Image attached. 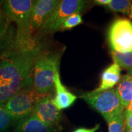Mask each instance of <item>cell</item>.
Returning <instances> with one entry per match:
<instances>
[{"label": "cell", "mask_w": 132, "mask_h": 132, "mask_svg": "<svg viewBox=\"0 0 132 132\" xmlns=\"http://www.w3.org/2000/svg\"><path fill=\"white\" fill-rule=\"evenodd\" d=\"M7 21L3 9L0 7V37H2L7 28Z\"/></svg>", "instance_id": "d6986e66"}, {"label": "cell", "mask_w": 132, "mask_h": 132, "mask_svg": "<svg viewBox=\"0 0 132 132\" xmlns=\"http://www.w3.org/2000/svg\"><path fill=\"white\" fill-rule=\"evenodd\" d=\"M100 128V124H97L94 127L92 128H79L74 130L73 132H95Z\"/></svg>", "instance_id": "44dd1931"}, {"label": "cell", "mask_w": 132, "mask_h": 132, "mask_svg": "<svg viewBox=\"0 0 132 132\" xmlns=\"http://www.w3.org/2000/svg\"><path fill=\"white\" fill-rule=\"evenodd\" d=\"M120 72L121 68L117 64L113 63L109 65L102 74L99 86L92 92H101L113 89L121 79Z\"/></svg>", "instance_id": "7c38bea8"}, {"label": "cell", "mask_w": 132, "mask_h": 132, "mask_svg": "<svg viewBox=\"0 0 132 132\" xmlns=\"http://www.w3.org/2000/svg\"><path fill=\"white\" fill-rule=\"evenodd\" d=\"M108 125V132H125V113L106 120Z\"/></svg>", "instance_id": "2e32d148"}, {"label": "cell", "mask_w": 132, "mask_h": 132, "mask_svg": "<svg viewBox=\"0 0 132 132\" xmlns=\"http://www.w3.org/2000/svg\"><path fill=\"white\" fill-rule=\"evenodd\" d=\"M128 75H130L132 77V65L131 66V67L128 70Z\"/></svg>", "instance_id": "cb8c5ba5"}, {"label": "cell", "mask_w": 132, "mask_h": 132, "mask_svg": "<svg viewBox=\"0 0 132 132\" xmlns=\"http://www.w3.org/2000/svg\"><path fill=\"white\" fill-rule=\"evenodd\" d=\"M51 94H43L29 86L15 94L6 103V108L12 120H21L33 113L37 103Z\"/></svg>", "instance_id": "5b68a950"}, {"label": "cell", "mask_w": 132, "mask_h": 132, "mask_svg": "<svg viewBox=\"0 0 132 132\" xmlns=\"http://www.w3.org/2000/svg\"><path fill=\"white\" fill-rule=\"evenodd\" d=\"M61 53L44 51L38 53L33 69L32 86L43 94H50L54 87L56 73L59 70Z\"/></svg>", "instance_id": "3957f363"}, {"label": "cell", "mask_w": 132, "mask_h": 132, "mask_svg": "<svg viewBox=\"0 0 132 132\" xmlns=\"http://www.w3.org/2000/svg\"><path fill=\"white\" fill-rule=\"evenodd\" d=\"M87 4V1L82 0L60 1L52 15L33 36V41L37 44L40 37L59 31L67 18L75 13L81 12Z\"/></svg>", "instance_id": "277c9868"}, {"label": "cell", "mask_w": 132, "mask_h": 132, "mask_svg": "<svg viewBox=\"0 0 132 132\" xmlns=\"http://www.w3.org/2000/svg\"><path fill=\"white\" fill-rule=\"evenodd\" d=\"M57 129L48 126L32 114L20 120L14 132H56Z\"/></svg>", "instance_id": "8fae6325"}, {"label": "cell", "mask_w": 132, "mask_h": 132, "mask_svg": "<svg viewBox=\"0 0 132 132\" xmlns=\"http://www.w3.org/2000/svg\"><path fill=\"white\" fill-rule=\"evenodd\" d=\"M52 98V94H50L42 99L37 103L32 114L48 126L58 130L61 114L53 104Z\"/></svg>", "instance_id": "ba28073f"}, {"label": "cell", "mask_w": 132, "mask_h": 132, "mask_svg": "<svg viewBox=\"0 0 132 132\" xmlns=\"http://www.w3.org/2000/svg\"><path fill=\"white\" fill-rule=\"evenodd\" d=\"M122 105L127 108L132 101V77L125 75L122 77L115 88Z\"/></svg>", "instance_id": "4fadbf2b"}, {"label": "cell", "mask_w": 132, "mask_h": 132, "mask_svg": "<svg viewBox=\"0 0 132 132\" xmlns=\"http://www.w3.org/2000/svg\"><path fill=\"white\" fill-rule=\"evenodd\" d=\"M35 2L33 0H6L3 3L2 9L7 22L13 21L17 26L15 42L19 45L36 44L31 31V14Z\"/></svg>", "instance_id": "7a4b0ae2"}, {"label": "cell", "mask_w": 132, "mask_h": 132, "mask_svg": "<svg viewBox=\"0 0 132 132\" xmlns=\"http://www.w3.org/2000/svg\"><path fill=\"white\" fill-rule=\"evenodd\" d=\"M41 49L38 44L21 46L15 42L14 48L0 55V104L32 86L34 62Z\"/></svg>", "instance_id": "6da1fadb"}, {"label": "cell", "mask_w": 132, "mask_h": 132, "mask_svg": "<svg viewBox=\"0 0 132 132\" xmlns=\"http://www.w3.org/2000/svg\"><path fill=\"white\" fill-rule=\"evenodd\" d=\"M111 0H96L94 2L98 5H103V6H107L110 3Z\"/></svg>", "instance_id": "7402d4cb"}, {"label": "cell", "mask_w": 132, "mask_h": 132, "mask_svg": "<svg viewBox=\"0 0 132 132\" xmlns=\"http://www.w3.org/2000/svg\"><path fill=\"white\" fill-rule=\"evenodd\" d=\"M108 39L112 50L115 52H132V22L120 18L114 20L110 26Z\"/></svg>", "instance_id": "52a82bcc"}, {"label": "cell", "mask_w": 132, "mask_h": 132, "mask_svg": "<svg viewBox=\"0 0 132 132\" xmlns=\"http://www.w3.org/2000/svg\"><path fill=\"white\" fill-rule=\"evenodd\" d=\"M125 132H132V129H127V128H125Z\"/></svg>", "instance_id": "d4e9b609"}, {"label": "cell", "mask_w": 132, "mask_h": 132, "mask_svg": "<svg viewBox=\"0 0 132 132\" xmlns=\"http://www.w3.org/2000/svg\"><path fill=\"white\" fill-rule=\"evenodd\" d=\"M126 111L128 112H132V101L131 103H130V105H128V106L126 108Z\"/></svg>", "instance_id": "603a6c76"}, {"label": "cell", "mask_w": 132, "mask_h": 132, "mask_svg": "<svg viewBox=\"0 0 132 132\" xmlns=\"http://www.w3.org/2000/svg\"><path fill=\"white\" fill-rule=\"evenodd\" d=\"M125 128L132 129V112H125Z\"/></svg>", "instance_id": "ffe728a7"}, {"label": "cell", "mask_w": 132, "mask_h": 132, "mask_svg": "<svg viewBox=\"0 0 132 132\" xmlns=\"http://www.w3.org/2000/svg\"><path fill=\"white\" fill-rule=\"evenodd\" d=\"M54 87L56 93L55 96L52 99V102L57 110L61 111L68 108L75 103L77 97L69 91L62 83L59 70L56 72L54 77Z\"/></svg>", "instance_id": "30bf717a"}, {"label": "cell", "mask_w": 132, "mask_h": 132, "mask_svg": "<svg viewBox=\"0 0 132 132\" xmlns=\"http://www.w3.org/2000/svg\"><path fill=\"white\" fill-rule=\"evenodd\" d=\"M103 117L105 120L124 113L125 108L117 95L115 88L101 92H90L80 96Z\"/></svg>", "instance_id": "8992f818"}, {"label": "cell", "mask_w": 132, "mask_h": 132, "mask_svg": "<svg viewBox=\"0 0 132 132\" xmlns=\"http://www.w3.org/2000/svg\"><path fill=\"white\" fill-rule=\"evenodd\" d=\"M60 1L58 0H37L34 5L31 14V31L33 37L34 32L49 19Z\"/></svg>", "instance_id": "9c48e42d"}, {"label": "cell", "mask_w": 132, "mask_h": 132, "mask_svg": "<svg viewBox=\"0 0 132 132\" xmlns=\"http://www.w3.org/2000/svg\"><path fill=\"white\" fill-rule=\"evenodd\" d=\"M111 56L114 63L118 64L121 69L128 70L132 65V52L122 53L111 50Z\"/></svg>", "instance_id": "9a60e30c"}, {"label": "cell", "mask_w": 132, "mask_h": 132, "mask_svg": "<svg viewBox=\"0 0 132 132\" xmlns=\"http://www.w3.org/2000/svg\"><path fill=\"white\" fill-rule=\"evenodd\" d=\"M82 22L83 21H82L81 15L80 14V13H75L65 20L59 31H63L70 30L79 24L82 23Z\"/></svg>", "instance_id": "e0dca14e"}, {"label": "cell", "mask_w": 132, "mask_h": 132, "mask_svg": "<svg viewBox=\"0 0 132 132\" xmlns=\"http://www.w3.org/2000/svg\"><path fill=\"white\" fill-rule=\"evenodd\" d=\"M106 6L114 12L127 15L132 19V1L128 0H111Z\"/></svg>", "instance_id": "5bb4252c"}, {"label": "cell", "mask_w": 132, "mask_h": 132, "mask_svg": "<svg viewBox=\"0 0 132 132\" xmlns=\"http://www.w3.org/2000/svg\"><path fill=\"white\" fill-rule=\"evenodd\" d=\"M12 120L4 106L0 104V132L7 129Z\"/></svg>", "instance_id": "ac0fdd59"}]
</instances>
